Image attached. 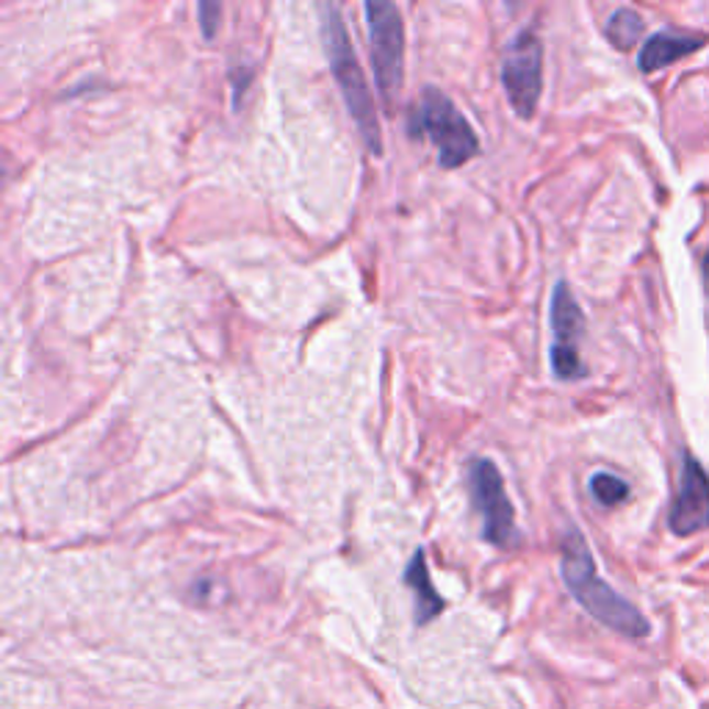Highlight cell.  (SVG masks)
Listing matches in <instances>:
<instances>
[{
    "label": "cell",
    "instance_id": "8",
    "mask_svg": "<svg viewBox=\"0 0 709 709\" xmlns=\"http://www.w3.org/2000/svg\"><path fill=\"white\" fill-rule=\"evenodd\" d=\"M668 524L676 535H693L709 527V477L701 463L690 455H685Z\"/></svg>",
    "mask_w": 709,
    "mask_h": 709
},
{
    "label": "cell",
    "instance_id": "6",
    "mask_svg": "<svg viewBox=\"0 0 709 709\" xmlns=\"http://www.w3.org/2000/svg\"><path fill=\"white\" fill-rule=\"evenodd\" d=\"M502 84L516 114L532 120L543 89V45L535 29L519 31L510 40L502 62Z\"/></svg>",
    "mask_w": 709,
    "mask_h": 709
},
{
    "label": "cell",
    "instance_id": "13",
    "mask_svg": "<svg viewBox=\"0 0 709 709\" xmlns=\"http://www.w3.org/2000/svg\"><path fill=\"white\" fill-rule=\"evenodd\" d=\"M197 18H200V31L206 40H214L217 31H220V20H222V7L214 3V0H202L200 7H197Z\"/></svg>",
    "mask_w": 709,
    "mask_h": 709
},
{
    "label": "cell",
    "instance_id": "9",
    "mask_svg": "<svg viewBox=\"0 0 709 709\" xmlns=\"http://www.w3.org/2000/svg\"><path fill=\"white\" fill-rule=\"evenodd\" d=\"M405 585L413 590L416 596V623H430L433 618H439L444 612L446 601L441 599L439 590L433 588V579H430L428 568V552L424 549H416L413 557H410L408 568H405Z\"/></svg>",
    "mask_w": 709,
    "mask_h": 709
},
{
    "label": "cell",
    "instance_id": "10",
    "mask_svg": "<svg viewBox=\"0 0 709 709\" xmlns=\"http://www.w3.org/2000/svg\"><path fill=\"white\" fill-rule=\"evenodd\" d=\"M704 47L701 36H682L671 34V31H660L654 34L646 45L638 53V67L643 73H654V69H663L668 64L679 62V58L690 56V53H698Z\"/></svg>",
    "mask_w": 709,
    "mask_h": 709
},
{
    "label": "cell",
    "instance_id": "2",
    "mask_svg": "<svg viewBox=\"0 0 709 709\" xmlns=\"http://www.w3.org/2000/svg\"><path fill=\"white\" fill-rule=\"evenodd\" d=\"M319 14H322V42L324 53H328L330 73H333L335 84H339L341 98H344L346 109H350L352 122L358 125L361 139L366 142L372 156H380L383 133L380 120H377V106L375 100H372L369 84H366L364 69H361L358 56H355V47H352L350 31H346L344 18H341V9L333 7V3H322Z\"/></svg>",
    "mask_w": 709,
    "mask_h": 709
},
{
    "label": "cell",
    "instance_id": "3",
    "mask_svg": "<svg viewBox=\"0 0 709 709\" xmlns=\"http://www.w3.org/2000/svg\"><path fill=\"white\" fill-rule=\"evenodd\" d=\"M410 133L413 136H428L439 151V162L444 169H457L472 162L479 151V139L474 133L472 122L463 117V111L446 98L441 89L430 87L421 95L419 106L410 114Z\"/></svg>",
    "mask_w": 709,
    "mask_h": 709
},
{
    "label": "cell",
    "instance_id": "5",
    "mask_svg": "<svg viewBox=\"0 0 709 709\" xmlns=\"http://www.w3.org/2000/svg\"><path fill=\"white\" fill-rule=\"evenodd\" d=\"M366 25H369L372 64L383 98L388 103L397 100L405 78V25L402 14L388 0H369L366 3Z\"/></svg>",
    "mask_w": 709,
    "mask_h": 709
},
{
    "label": "cell",
    "instance_id": "11",
    "mask_svg": "<svg viewBox=\"0 0 709 709\" xmlns=\"http://www.w3.org/2000/svg\"><path fill=\"white\" fill-rule=\"evenodd\" d=\"M607 40L618 47V51H632L643 36V20L641 14L632 12V9H618L610 20H607L605 29Z\"/></svg>",
    "mask_w": 709,
    "mask_h": 709
},
{
    "label": "cell",
    "instance_id": "14",
    "mask_svg": "<svg viewBox=\"0 0 709 709\" xmlns=\"http://www.w3.org/2000/svg\"><path fill=\"white\" fill-rule=\"evenodd\" d=\"M701 269H704V286H707V295H709V250L701 261Z\"/></svg>",
    "mask_w": 709,
    "mask_h": 709
},
{
    "label": "cell",
    "instance_id": "4",
    "mask_svg": "<svg viewBox=\"0 0 709 709\" xmlns=\"http://www.w3.org/2000/svg\"><path fill=\"white\" fill-rule=\"evenodd\" d=\"M468 490H472L474 510L483 519V538L490 546L510 549L519 543V530H516V510L510 502L505 479L496 468L494 461L477 457L468 466Z\"/></svg>",
    "mask_w": 709,
    "mask_h": 709
},
{
    "label": "cell",
    "instance_id": "7",
    "mask_svg": "<svg viewBox=\"0 0 709 709\" xmlns=\"http://www.w3.org/2000/svg\"><path fill=\"white\" fill-rule=\"evenodd\" d=\"M552 369L560 380H583L588 375L585 364L579 361L577 344L585 333V313L574 300L568 283H557L552 295Z\"/></svg>",
    "mask_w": 709,
    "mask_h": 709
},
{
    "label": "cell",
    "instance_id": "1",
    "mask_svg": "<svg viewBox=\"0 0 709 709\" xmlns=\"http://www.w3.org/2000/svg\"><path fill=\"white\" fill-rule=\"evenodd\" d=\"M560 574H563L565 588L572 590L574 599L590 612L599 623L610 627L612 632L623 634V638H649L652 623L646 621L632 601L623 599L621 594L610 588L605 579L596 574L594 554H590L588 541L579 530L565 532L563 543H560Z\"/></svg>",
    "mask_w": 709,
    "mask_h": 709
},
{
    "label": "cell",
    "instance_id": "12",
    "mask_svg": "<svg viewBox=\"0 0 709 709\" xmlns=\"http://www.w3.org/2000/svg\"><path fill=\"white\" fill-rule=\"evenodd\" d=\"M590 494L605 508H618V505L629 499V485L621 477H616V474L599 472L590 477Z\"/></svg>",
    "mask_w": 709,
    "mask_h": 709
}]
</instances>
